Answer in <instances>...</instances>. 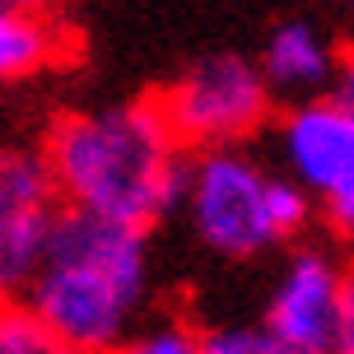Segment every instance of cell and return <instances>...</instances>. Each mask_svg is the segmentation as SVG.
Here are the masks:
<instances>
[{
    "label": "cell",
    "mask_w": 354,
    "mask_h": 354,
    "mask_svg": "<svg viewBox=\"0 0 354 354\" xmlns=\"http://www.w3.org/2000/svg\"><path fill=\"white\" fill-rule=\"evenodd\" d=\"M61 210L47 154L0 149V299H24Z\"/></svg>",
    "instance_id": "obj_5"
},
{
    "label": "cell",
    "mask_w": 354,
    "mask_h": 354,
    "mask_svg": "<svg viewBox=\"0 0 354 354\" xmlns=\"http://www.w3.org/2000/svg\"><path fill=\"white\" fill-rule=\"evenodd\" d=\"M5 5H15V10H33V15H52V10H61L66 0H5Z\"/></svg>",
    "instance_id": "obj_16"
},
{
    "label": "cell",
    "mask_w": 354,
    "mask_h": 354,
    "mask_svg": "<svg viewBox=\"0 0 354 354\" xmlns=\"http://www.w3.org/2000/svg\"><path fill=\"white\" fill-rule=\"evenodd\" d=\"M326 219H331V229H336L345 243H354V196H345V201H336V205H326Z\"/></svg>",
    "instance_id": "obj_14"
},
{
    "label": "cell",
    "mask_w": 354,
    "mask_h": 354,
    "mask_svg": "<svg viewBox=\"0 0 354 354\" xmlns=\"http://www.w3.org/2000/svg\"><path fill=\"white\" fill-rule=\"evenodd\" d=\"M42 154L71 210L149 229L182 201L187 145L173 136L159 103L71 112L47 131Z\"/></svg>",
    "instance_id": "obj_1"
},
{
    "label": "cell",
    "mask_w": 354,
    "mask_h": 354,
    "mask_svg": "<svg viewBox=\"0 0 354 354\" xmlns=\"http://www.w3.org/2000/svg\"><path fill=\"white\" fill-rule=\"evenodd\" d=\"M340 280L345 266H336L326 252H294L270 289L266 326L299 354H331L340 326Z\"/></svg>",
    "instance_id": "obj_7"
},
{
    "label": "cell",
    "mask_w": 354,
    "mask_h": 354,
    "mask_svg": "<svg viewBox=\"0 0 354 354\" xmlns=\"http://www.w3.org/2000/svg\"><path fill=\"white\" fill-rule=\"evenodd\" d=\"M345 5H354V0H345Z\"/></svg>",
    "instance_id": "obj_17"
},
{
    "label": "cell",
    "mask_w": 354,
    "mask_h": 354,
    "mask_svg": "<svg viewBox=\"0 0 354 354\" xmlns=\"http://www.w3.org/2000/svg\"><path fill=\"white\" fill-rule=\"evenodd\" d=\"M331 354H354V266H345V280H340V326Z\"/></svg>",
    "instance_id": "obj_13"
},
{
    "label": "cell",
    "mask_w": 354,
    "mask_h": 354,
    "mask_svg": "<svg viewBox=\"0 0 354 354\" xmlns=\"http://www.w3.org/2000/svg\"><path fill=\"white\" fill-rule=\"evenodd\" d=\"M117 354H201V331H192L187 322H154L145 331H131Z\"/></svg>",
    "instance_id": "obj_12"
},
{
    "label": "cell",
    "mask_w": 354,
    "mask_h": 354,
    "mask_svg": "<svg viewBox=\"0 0 354 354\" xmlns=\"http://www.w3.org/2000/svg\"><path fill=\"white\" fill-rule=\"evenodd\" d=\"M56 56H61V33H56L52 15L15 10L0 0V84L47 71Z\"/></svg>",
    "instance_id": "obj_9"
},
{
    "label": "cell",
    "mask_w": 354,
    "mask_h": 354,
    "mask_svg": "<svg viewBox=\"0 0 354 354\" xmlns=\"http://www.w3.org/2000/svg\"><path fill=\"white\" fill-rule=\"evenodd\" d=\"M196 238L229 261H248L299 238L313 219V196L289 173H270L238 145L192 149L182 201Z\"/></svg>",
    "instance_id": "obj_3"
},
{
    "label": "cell",
    "mask_w": 354,
    "mask_h": 354,
    "mask_svg": "<svg viewBox=\"0 0 354 354\" xmlns=\"http://www.w3.org/2000/svg\"><path fill=\"white\" fill-rule=\"evenodd\" d=\"M270 93L257 61L243 56H210L163 88L159 112L187 149L243 145L270 117Z\"/></svg>",
    "instance_id": "obj_4"
},
{
    "label": "cell",
    "mask_w": 354,
    "mask_h": 354,
    "mask_svg": "<svg viewBox=\"0 0 354 354\" xmlns=\"http://www.w3.org/2000/svg\"><path fill=\"white\" fill-rule=\"evenodd\" d=\"M201 354H299L284 345L266 322H238V326H214L201 336Z\"/></svg>",
    "instance_id": "obj_11"
},
{
    "label": "cell",
    "mask_w": 354,
    "mask_h": 354,
    "mask_svg": "<svg viewBox=\"0 0 354 354\" xmlns=\"http://www.w3.org/2000/svg\"><path fill=\"white\" fill-rule=\"evenodd\" d=\"M24 299L75 354H117L149 299L145 229L66 205Z\"/></svg>",
    "instance_id": "obj_2"
},
{
    "label": "cell",
    "mask_w": 354,
    "mask_h": 354,
    "mask_svg": "<svg viewBox=\"0 0 354 354\" xmlns=\"http://www.w3.org/2000/svg\"><path fill=\"white\" fill-rule=\"evenodd\" d=\"M257 66H261L266 84L275 88V93H303V98L322 93L336 80V52H331V42L313 24H303V19H289V24H280L275 33L266 37Z\"/></svg>",
    "instance_id": "obj_8"
},
{
    "label": "cell",
    "mask_w": 354,
    "mask_h": 354,
    "mask_svg": "<svg viewBox=\"0 0 354 354\" xmlns=\"http://www.w3.org/2000/svg\"><path fill=\"white\" fill-rule=\"evenodd\" d=\"M280 163L303 192L336 205L354 196V103L345 93H308L280 122Z\"/></svg>",
    "instance_id": "obj_6"
},
{
    "label": "cell",
    "mask_w": 354,
    "mask_h": 354,
    "mask_svg": "<svg viewBox=\"0 0 354 354\" xmlns=\"http://www.w3.org/2000/svg\"><path fill=\"white\" fill-rule=\"evenodd\" d=\"M336 93H345L354 103V47L336 52Z\"/></svg>",
    "instance_id": "obj_15"
},
{
    "label": "cell",
    "mask_w": 354,
    "mask_h": 354,
    "mask_svg": "<svg viewBox=\"0 0 354 354\" xmlns=\"http://www.w3.org/2000/svg\"><path fill=\"white\" fill-rule=\"evenodd\" d=\"M0 354H75L28 299H0Z\"/></svg>",
    "instance_id": "obj_10"
}]
</instances>
